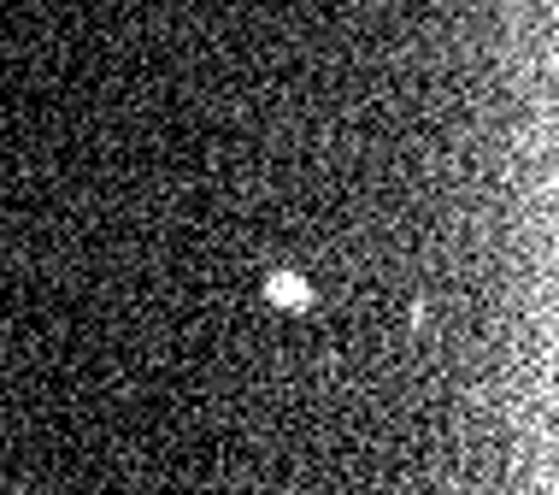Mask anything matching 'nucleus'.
<instances>
[{
    "mask_svg": "<svg viewBox=\"0 0 559 495\" xmlns=\"http://www.w3.org/2000/svg\"><path fill=\"white\" fill-rule=\"evenodd\" d=\"M265 295H271L277 307H307V302H312V290H307V283H300L295 272H277V278L265 283Z\"/></svg>",
    "mask_w": 559,
    "mask_h": 495,
    "instance_id": "1",
    "label": "nucleus"
}]
</instances>
